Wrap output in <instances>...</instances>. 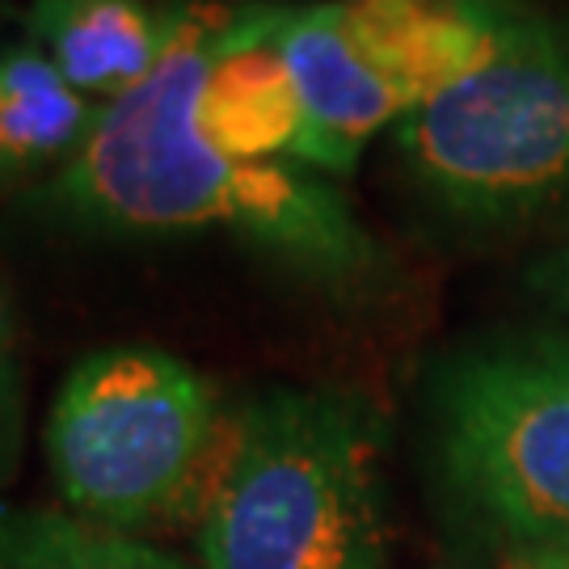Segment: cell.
<instances>
[{"label":"cell","instance_id":"6da1fadb","mask_svg":"<svg viewBox=\"0 0 569 569\" xmlns=\"http://www.w3.org/2000/svg\"><path fill=\"white\" fill-rule=\"evenodd\" d=\"M232 4L173 0L157 72L98 110L84 143L47 186V199L81 224L110 232L224 228L326 283H359L380 249L333 186L296 161H232L199 127V89L211 42Z\"/></svg>","mask_w":569,"mask_h":569},{"label":"cell","instance_id":"7a4b0ae2","mask_svg":"<svg viewBox=\"0 0 569 569\" xmlns=\"http://www.w3.org/2000/svg\"><path fill=\"white\" fill-rule=\"evenodd\" d=\"M207 569H385L376 439L363 406L279 388L220 430L203 489Z\"/></svg>","mask_w":569,"mask_h":569},{"label":"cell","instance_id":"3957f363","mask_svg":"<svg viewBox=\"0 0 569 569\" xmlns=\"http://www.w3.org/2000/svg\"><path fill=\"white\" fill-rule=\"evenodd\" d=\"M435 203L519 224L569 199V26L502 0L489 60L397 122Z\"/></svg>","mask_w":569,"mask_h":569},{"label":"cell","instance_id":"277c9868","mask_svg":"<svg viewBox=\"0 0 569 569\" xmlns=\"http://www.w3.org/2000/svg\"><path fill=\"white\" fill-rule=\"evenodd\" d=\"M42 448L72 515L140 528L186 507V493L211 477L216 392L169 350L106 346L63 376Z\"/></svg>","mask_w":569,"mask_h":569},{"label":"cell","instance_id":"5b68a950","mask_svg":"<svg viewBox=\"0 0 569 569\" xmlns=\"http://www.w3.org/2000/svg\"><path fill=\"white\" fill-rule=\"evenodd\" d=\"M456 498L523 549L569 552V342L465 355L439 380Z\"/></svg>","mask_w":569,"mask_h":569},{"label":"cell","instance_id":"8992f818","mask_svg":"<svg viewBox=\"0 0 569 569\" xmlns=\"http://www.w3.org/2000/svg\"><path fill=\"white\" fill-rule=\"evenodd\" d=\"M279 51L296 77L305 102V131L296 140L291 161L350 173L363 148L385 127L409 114V102L363 60V51L350 42L333 4L308 9H279Z\"/></svg>","mask_w":569,"mask_h":569},{"label":"cell","instance_id":"52a82bcc","mask_svg":"<svg viewBox=\"0 0 569 569\" xmlns=\"http://www.w3.org/2000/svg\"><path fill=\"white\" fill-rule=\"evenodd\" d=\"M279 9L241 4L211 42L199 127L232 161H291L305 131V102L279 51Z\"/></svg>","mask_w":569,"mask_h":569},{"label":"cell","instance_id":"ba28073f","mask_svg":"<svg viewBox=\"0 0 569 569\" xmlns=\"http://www.w3.org/2000/svg\"><path fill=\"white\" fill-rule=\"evenodd\" d=\"M498 9L502 0H338L350 42L409 110L489 60Z\"/></svg>","mask_w":569,"mask_h":569},{"label":"cell","instance_id":"9c48e42d","mask_svg":"<svg viewBox=\"0 0 569 569\" xmlns=\"http://www.w3.org/2000/svg\"><path fill=\"white\" fill-rule=\"evenodd\" d=\"M30 47L98 110L140 89L164 56L169 18L148 0H26Z\"/></svg>","mask_w":569,"mask_h":569},{"label":"cell","instance_id":"30bf717a","mask_svg":"<svg viewBox=\"0 0 569 569\" xmlns=\"http://www.w3.org/2000/svg\"><path fill=\"white\" fill-rule=\"evenodd\" d=\"M98 106L84 102L42 51H0V186L60 173L84 143Z\"/></svg>","mask_w":569,"mask_h":569},{"label":"cell","instance_id":"8fae6325","mask_svg":"<svg viewBox=\"0 0 569 569\" xmlns=\"http://www.w3.org/2000/svg\"><path fill=\"white\" fill-rule=\"evenodd\" d=\"M0 569H190L72 510L0 502Z\"/></svg>","mask_w":569,"mask_h":569},{"label":"cell","instance_id":"7c38bea8","mask_svg":"<svg viewBox=\"0 0 569 569\" xmlns=\"http://www.w3.org/2000/svg\"><path fill=\"white\" fill-rule=\"evenodd\" d=\"M21 435H26V376L18 355V317L13 296L0 274V489L13 481L21 460Z\"/></svg>","mask_w":569,"mask_h":569},{"label":"cell","instance_id":"4fadbf2b","mask_svg":"<svg viewBox=\"0 0 569 569\" xmlns=\"http://www.w3.org/2000/svg\"><path fill=\"white\" fill-rule=\"evenodd\" d=\"M536 287L549 296L552 305H561L569 312V244L557 249L549 262L536 270Z\"/></svg>","mask_w":569,"mask_h":569},{"label":"cell","instance_id":"5bb4252c","mask_svg":"<svg viewBox=\"0 0 569 569\" xmlns=\"http://www.w3.org/2000/svg\"><path fill=\"white\" fill-rule=\"evenodd\" d=\"M510 569H569V552H552V549H523Z\"/></svg>","mask_w":569,"mask_h":569}]
</instances>
